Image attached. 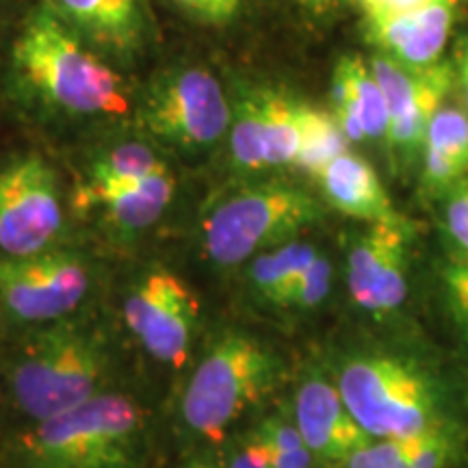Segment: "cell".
Instances as JSON below:
<instances>
[{"label": "cell", "mask_w": 468, "mask_h": 468, "mask_svg": "<svg viewBox=\"0 0 468 468\" xmlns=\"http://www.w3.org/2000/svg\"><path fill=\"white\" fill-rule=\"evenodd\" d=\"M17 85L69 115H124L128 93L96 48L46 7L35 9L11 46Z\"/></svg>", "instance_id": "6da1fadb"}, {"label": "cell", "mask_w": 468, "mask_h": 468, "mask_svg": "<svg viewBox=\"0 0 468 468\" xmlns=\"http://www.w3.org/2000/svg\"><path fill=\"white\" fill-rule=\"evenodd\" d=\"M142 430L137 403L124 395H93L37 420L20 438L27 468H128Z\"/></svg>", "instance_id": "7a4b0ae2"}, {"label": "cell", "mask_w": 468, "mask_h": 468, "mask_svg": "<svg viewBox=\"0 0 468 468\" xmlns=\"http://www.w3.org/2000/svg\"><path fill=\"white\" fill-rule=\"evenodd\" d=\"M104 365L96 336L72 324H55L17 349L9 367L11 395L27 417L44 420L96 395Z\"/></svg>", "instance_id": "3957f363"}, {"label": "cell", "mask_w": 468, "mask_h": 468, "mask_svg": "<svg viewBox=\"0 0 468 468\" xmlns=\"http://www.w3.org/2000/svg\"><path fill=\"white\" fill-rule=\"evenodd\" d=\"M276 358L259 338L224 332L210 345L183 395V419L207 441H224L226 431L276 382Z\"/></svg>", "instance_id": "277c9868"}, {"label": "cell", "mask_w": 468, "mask_h": 468, "mask_svg": "<svg viewBox=\"0 0 468 468\" xmlns=\"http://www.w3.org/2000/svg\"><path fill=\"white\" fill-rule=\"evenodd\" d=\"M317 218V202L300 186L286 183L239 186L208 208L202 226L204 250L219 267L241 265L256 251L291 241Z\"/></svg>", "instance_id": "5b68a950"}, {"label": "cell", "mask_w": 468, "mask_h": 468, "mask_svg": "<svg viewBox=\"0 0 468 468\" xmlns=\"http://www.w3.org/2000/svg\"><path fill=\"white\" fill-rule=\"evenodd\" d=\"M338 393L371 438H410L436 427L423 376L393 356H358L338 373Z\"/></svg>", "instance_id": "8992f818"}, {"label": "cell", "mask_w": 468, "mask_h": 468, "mask_svg": "<svg viewBox=\"0 0 468 468\" xmlns=\"http://www.w3.org/2000/svg\"><path fill=\"white\" fill-rule=\"evenodd\" d=\"M142 124L180 150H207L230 131L232 107L208 69L183 66L161 74L142 102Z\"/></svg>", "instance_id": "52a82bcc"}, {"label": "cell", "mask_w": 468, "mask_h": 468, "mask_svg": "<svg viewBox=\"0 0 468 468\" xmlns=\"http://www.w3.org/2000/svg\"><path fill=\"white\" fill-rule=\"evenodd\" d=\"M90 273L74 251L0 256V306L17 324H48L83 302Z\"/></svg>", "instance_id": "ba28073f"}, {"label": "cell", "mask_w": 468, "mask_h": 468, "mask_svg": "<svg viewBox=\"0 0 468 468\" xmlns=\"http://www.w3.org/2000/svg\"><path fill=\"white\" fill-rule=\"evenodd\" d=\"M63 226L57 176L39 154L0 167V256L50 250Z\"/></svg>", "instance_id": "9c48e42d"}, {"label": "cell", "mask_w": 468, "mask_h": 468, "mask_svg": "<svg viewBox=\"0 0 468 468\" xmlns=\"http://www.w3.org/2000/svg\"><path fill=\"white\" fill-rule=\"evenodd\" d=\"M200 303L189 286L167 269H152L133 284L124 302V319L145 351L180 368L189 356Z\"/></svg>", "instance_id": "30bf717a"}, {"label": "cell", "mask_w": 468, "mask_h": 468, "mask_svg": "<svg viewBox=\"0 0 468 468\" xmlns=\"http://www.w3.org/2000/svg\"><path fill=\"white\" fill-rule=\"evenodd\" d=\"M303 104L269 90L248 91L232 111L230 156L243 172L295 165Z\"/></svg>", "instance_id": "8fae6325"}, {"label": "cell", "mask_w": 468, "mask_h": 468, "mask_svg": "<svg viewBox=\"0 0 468 468\" xmlns=\"http://www.w3.org/2000/svg\"><path fill=\"white\" fill-rule=\"evenodd\" d=\"M371 69L388 104L390 124L386 142L399 154L412 156L423 150L427 126L453 83L452 68L447 63H434L412 69L386 55H376L371 58Z\"/></svg>", "instance_id": "7c38bea8"}, {"label": "cell", "mask_w": 468, "mask_h": 468, "mask_svg": "<svg viewBox=\"0 0 468 468\" xmlns=\"http://www.w3.org/2000/svg\"><path fill=\"white\" fill-rule=\"evenodd\" d=\"M408 237L401 221H379L349 251L347 284L354 302L373 314H388L406 300Z\"/></svg>", "instance_id": "4fadbf2b"}, {"label": "cell", "mask_w": 468, "mask_h": 468, "mask_svg": "<svg viewBox=\"0 0 468 468\" xmlns=\"http://www.w3.org/2000/svg\"><path fill=\"white\" fill-rule=\"evenodd\" d=\"M295 423L314 460L327 468L341 464L376 438L362 430L345 406L338 386L308 378L295 397Z\"/></svg>", "instance_id": "5bb4252c"}, {"label": "cell", "mask_w": 468, "mask_h": 468, "mask_svg": "<svg viewBox=\"0 0 468 468\" xmlns=\"http://www.w3.org/2000/svg\"><path fill=\"white\" fill-rule=\"evenodd\" d=\"M44 7L91 48L111 55H133L148 33L144 0H44Z\"/></svg>", "instance_id": "9a60e30c"}, {"label": "cell", "mask_w": 468, "mask_h": 468, "mask_svg": "<svg viewBox=\"0 0 468 468\" xmlns=\"http://www.w3.org/2000/svg\"><path fill=\"white\" fill-rule=\"evenodd\" d=\"M458 0H434L410 14L371 22V39L393 61L412 69L441 63Z\"/></svg>", "instance_id": "2e32d148"}, {"label": "cell", "mask_w": 468, "mask_h": 468, "mask_svg": "<svg viewBox=\"0 0 468 468\" xmlns=\"http://www.w3.org/2000/svg\"><path fill=\"white\" fill-rule=\"evenodd\" d=\"M335 117L349 142H386L388 104L371 66L343 57L335 69Z\"/></svg>", "instance_id": "e0dca14e"}, {"label": "cell", "mask_w": 468, "mask_h": 468, "mask_svg": "<svg viewBox=\"0 0 468 468\" xmlns=\"http://www.w3.org/2000/svg\"><path fill=\"white\" fill-rule=\"evenodd\" d=\"M317 180L325 200L343 215L368 224L399 219L376 169L362 156L351 154L349 150L336 156L317 176Z\"/></svg>", "instance_id": "ac0fdd59"}, {"label": "cell", "mask_w": 468, "mask_h": 468, "mask_svg": "<svg viewBox=\"0 0 468 468\" xmlns=\"http://www.w3.org/2000/svg\"><path fill=\"white\" fill-rule=\"evenodd\" d=\"M468 172V115L441 107L423 142V183L431 191L453 189Z\"/></svg>", "instance_id": "d6986e66"}, {"label": "cell", "mask_w": 468, "mask_h": 468, "mask_svg": "<svg viewBox=\"0 0 468 468\" xmlns=\"http://www.w3.org/2000/svg\"><path fill=\"white\" fill-rule=\"evenodd\" d=\"M174 189V176L165 167L142 180L109 186V189L96 191L91 196L102 202L111 224L120 230L139 232L161 218L163 210L172 202Z\"/></svg>", "instance_id": "ffe728a7"}, {"label": "cell", "mask_w": 468, "mask_h": 468, "mask_svg": "<svg viewBox=\"0 0 468 468\" xmlns=\"http://www.w3.org/2000/svg\"><path fill=\"white\" fill-rule=\"evenodd\" d=\"M317 256V250L310 243H284L280 250L265 251L251 261L250 280L265 300L276 306H286L302 273Z\"/></svg>", "instance_id": "44dd1931"}, {"label": "cell", "mask_w": 468, "mask_h": 468, "mask_svg": "<svg viewBox=\"0 0 468 468\" xmlns=\"http://www.w3.org/2000/svg\"><path fill=\"white\" fill-rule=\"evenodd\" d=\"M347 134L335 115L303 104L302 115V148L295 165L310 176H317L330 165L336 156L347 152Z\"/></svg>", "instance_id": "7402d4cb"}, {"label": "cell", "mask_w": 468, "mask_h": 468, "mask_svg": "<svg viewBox=\"0 0 468 468\" xmlns=\"http://www.w3.org/2000/svg\"><path fill=\"white\" fill-rule=\"evenodd\" d=\"M167 165L152 152L148 145L124 144L120 148L111 150L96 163L90 176V191H102L109 186L134 183L145 176L161 172Z\"/></svg>", "instance_id": "603a6c76"}, {"label": "cell", "mask_w": 468, "mask_h": 468, "mask_svg": "<svg viewBox=\"0 0 468 468\" xmlns=\"http://www.w3.org/2000/svg\"><path fill=\"white\" fill-rule=\"evenodd\" d=\"M431 430L410 438H376L332 468H403L419 453Z\"/></svg>", "instance_id": "cb8c5ba5"}, {"label": "cell", "mask_w": 468, "mask_h": 468, "mask_svg": "<svg viewBox=\"0 0 468 468\" xmlns=\"http://www.w3.org/2000/svg\"><path fill=\"white\" fill-rule=\"evenodd\" d=\"M332 284V265L324 256H317L306 271L302 273L300 282L292 289L286 306L295 308H314L325 300Z\"/></svg>", "instance_id": "d4e9b609"}, {"label": "cell", "mask_w": 468, "mask_h": 468, "mask_svg": "<svg viewBox=\"0 0 468 468\" xmlns=\"http://www.w3.org/2000/svg\"><path fill=\"white\" fill-rule=\"evenodd\" d=\"M169 3L204 25H228L241 14L245 0H169Z\"/></svg>", "instance_id": "484cf974"}, {"label": "cell", "mask_w": 468, "mask_h": 468, "mask_svg": "<svg viewBox=\"0 0 468 468\" xmlns=\"http://www.w3.org/2000/svg\"><path fill=\"white\" fill-rule=\"evenodd\" d=\"M455 441L449 431H444L441 425L427 434V441L419 453L414 455L408 468H449L455 460Z\"/></svg>", "instance_id": "4316f807"}, {"label": "cell", "mask_w": 468, "mask_h": 468, "mask_svg": "<svg viewBox=\"0 0 468 468\" xmlns=\"http://www.w3.org/2000/svg\"><path fill=\"white\" fill-rule=\"evenodd\" d=\"M224 468H271V452L259 431L251 430L232 442Z\"/></svg>", "instance_id": "83f0119b"}, {"label": "cell", "mask_w": 468, "mask_h": 468, "mask_svg": "<svg viewBox=\"0 0 468 468\" xmlns=\"http://www.w3.org/2000/svg\"><path fill=\"white\" fill-rule=\"evenodd\" d=\"M259 436L265 441L269 452H291V449L306 447L303 442L300 427H297L295 419L286 417H269L262 420V423L256 427Z\"/></svg>", "instance_id": "f1b7e54d"}, {"label": "cell", "mask_w": 468, "mask_h": 468, "mask_svg": "<svg viewBox=\"0 0 468 468\" xmlns=\"http://www.w3.org/2000/svg\"><path fill=\"white\" fill-rule=\"evenodd\" d=\"M447 226L455 241L468 251V180H460L453 186L447 204Z\"/></svg>", "instance_id": "f546056e"}, {"label": "cell", "mask_w": 468, "mask_h": 468, "mask_svg": "<svg viewBox=\"0 0 468 468\" xmlns=\"http://www.w3.org/2000/svg\"><path fill=\"white\" fill-rule=\"evenodd\" d=\"M430 3H434V0H362V9H365L368 25H371V22H382L410 14V11H417Z\"/></svg>", "instance_id": "4dcf8cb0"}, {"label": "cell", "mask_w": 468, "mask_h": 468, "mask_svg": "<svg viewBox=\"0 0 468 468\" xmlns=\"http://www.w3.org/2000/svg\"><path fill=\"white\" fill-rule=\"evenodd\" d=\"M444 282H447L453 306L468 321V262H458V265L449 267L444 273Z\"/></svg>", "instance_id": "1f68e13d"}, {"label": "cell", "mask_w": 468, "mask_h": 468, "mask_svg": "<svg viewBox=\"0 0 468 468\" xmlns=\"http://www.w3.org/2000/svg\"><path fill=\"white\" fill-rule=\"evenodd\" d=\"M314 455L308 447L271 453V468H313Z\"/></svg>", "instance_id": "d6a6232c"}, {"label": "cell", "mask_w": 468, "mask_h": 468, "mask_svg": "<svg viewBox=\"0 0 468 468\" xmlns=\"http://www.w3.org/2000/svg\"><path fill=\"white\" fill-rule=\"evenodd\" d=\"M455 72H458L460 85L468 102V37H462L455 46Z\"/></svg>", "instance_id": "836d02e7"}, {"label": "cell", "mask_w": 468, "mask_h": 468, "mask_svg": "<svg viewBox=\"0 0 468 468\" xmlns=\"http://www.w3.org/2000/svg\"><path fill=\"white\" fill-rule=\"evenodd\" d=\"M180 468H224V466H221L219 462L207 458V455H200V458H193Z\"/></svg>", "instance_id": "e575fe53"}, {"label": "cell", "mask_w": 468, "mask_h": 468, "mask_svg": "<svg viewBox=\"0 0 468 468\" xmlns=\"http://www.w3.org/2000/svg\"><path fill=\"white\" fill-rule=\"evenodd\" d=\"M310 3H314V5H325V3H330V0H310Z\"/></svg>", "instance_id": "d590c367"}, {"label": "cell", "mask_w": 468, "mask_h": 468, "mask_svg": "<svg viewBox=\"0 0 468 468\" xmlns=\"http://www.w3.org/2000/svg\"><path fill=\"white\" fill-rule=\"evenodd\" d=\"M403 468H408V466H403Z\"/></svg>", "instance_id": "8d00e7d4"}]
</instances>
